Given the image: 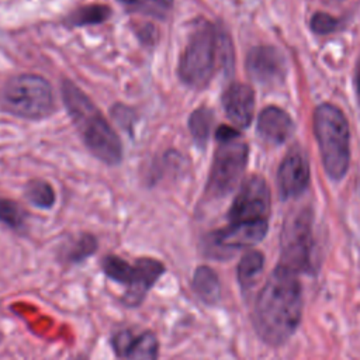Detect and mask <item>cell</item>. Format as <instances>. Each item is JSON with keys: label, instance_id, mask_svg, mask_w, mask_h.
Returning a JSON list of instances; mask_svg holds the SVG:
<instances>
[{"label": "cell", "instance_id": "cell-1", "mask_svg": "<svg viewBox=\"0 0 360 360\" xmlns=\"http://www.w3.org/2000/svg\"><path fill=\"white\" fill-rule=\"evenodd\" d=\"M302 318V285L298 276L276 266L259 291L252 322L259 338L270 346L287 342Z\"/></svg>", "mask_w": 360, "mask_h": 360}, {"label": "cell", "instance_id": "cell-2", "mask_svg": "<svg viewBox=\"0 0 360 360\" xmlns=\"http://www.w3.org/2000/svg\"><path fill=\"white\" fill-rule=\"evenodd\" d=\"M62 97L66 110L89 150L107 165L122 158V145L100 110L73 82H62Z\"/></svg>", "mask_w": 360, "mask_h": 360}, {"label": "cell", "instance_id": "cell-3", "mask_svg": "<svg viewBox=\"0 0 360 360\" xmlns=\"http://www.w3.org/2000/svg\"><path fill=\"white\" fill-rule=\"evenodd\" d=\"M314 132L326 173L333 180L342 179L350 160V132L345 114L332 104L318 105L314 111Z\"/></svg>", "mask_w": 360, "mask_h": 360}, {"label": "cell", "instance_id": "cell-4", "mask_svg": "<svg viewBox=\"0 0 360 360\" xmlns=\"http://www.w3.org/2000/svg\"><path fill=\"white\" fill-rule=\"evenodd\" d=\"M0 107L11 115L41 120L55 108L53 93L49 83L38 75H17L10 77L0 89Z\"/></svg>", "mask_w": 360, "mask_h": 360}, {"label": "cell", "instance_id": "cell-5", "mask_svg": "<svg viewBox=\"0 0 360 360\" xmlns=\"http://www.w3.org/2000/svg\"><path fill=\"white\" fill-rule=\"evenodd\" d=\"M218 51L219 31L211 22L198 20L180 58V79L194 89L207 86L215 70Z\"/></svg>", "mask_w": 360, "mask_h": 360}, {"label": "cell", "instance_id": "cell-6", "mask_svg": "<svg viewBox=\"0 0 360 360\" xmlns=\"http://www.w3.org/2000/svg\"><path fill=\"white\" fill-rule=\"evenodd\" d=\"M312 212L300 210L287 217L281 231V250L277 266L300 276L314 270Z\"/></svg>", "mask_w": 360, "mask_h": 360}, {"label": "cell", "instance_id": "cell-7", "mask_svg": "<svg viewBox=\"0 0 360 360\" xmlns=\"http://www.w3.org/2000/svg\"><path fill=\"white\" fill-rule=\"evenodd\" d=\"M248 162V145L236 132L228 138L218 139L212 166L207 181L210 197H225L239 183Z\"/></svg>", "mask_w": 360, "mask_h": 360}, {"label": "cell", "instance_id": "cell-8", "mask_svg": "<svg viewBox=\"0 0 360 360\" xmlns=\"http://www.w3.org/2000/svg\"><path fill=\"white\" fill-rule=\"evenodd\" d=\"M270 214V191L267 183L260 176H252L242 184L229 211L228 219L232 222L267 221Z\"/></svg>", "mask_w": 360, "mask_h": 360}, {"label": "cell", "instance_id": "cell-9", "mask_svg": "<svg viewBox=\"0 0 360 360\" xmlns=\"http://www.w3.org/2000/svg\"><path fill=\"white\" fill-rule=\"evenodd\" d=\"M165 264L153 257H139L132 264V270L125 284V292L121 297V302L125 307L135 308L139 307L148 291L155 285V283L165 274Z\"/></svg>", "mask_w": 360, "mask_h": 360}, {"label": "cell", "instance_id": "cell-10", "mask_svg": "<svg viewBox=\"0 0 360 360\" xmlns=\"http://www.w3.org/2000/svg\"><path fill=\"white\" fill-rule=\"evenodd\" d=\"M246 70L249 76L262 84L280 83L287 72L283 53L270 45L255 46L246 56Z\"/></svg>", "mask_w": 360, "mask_h": 360}, {"label": "cell", "instance_id": "cell-11", "mask_svg": "<svg viewBox=\"0 0 360 360\" xmlns=\"http://www.w3.org/2000/svg\"><path fill=\"white\" fill-rule=\"evenodd\" d=\"M309 183V165L301 150L291 149L283 159L278 173L277 184L283 198H291L302 194Z\"/></svg>", "mask_w": 360, "mask_h": 360}, {"label": "cell", "instance_id": "cell-12", "mask_svg": "<svg viewBox=\"0 0 360 360\" xmlns=\"http://www.w3.org/2000/svg\"><path fill=\"white\" fill-rule=\"evenodd\" d=\"M267 221L232 222L211 233L212 245L221 249H242L259 243L267 233Z\"/></svg>", "mask_w": 360, "mask_h": 360}, {"label": "cell", "instance_id": "cell-13", "mask_svg": "<svg viewBox=\"0 0 360 360\" xmlns=\"http://www.w3.org/2000/svg\"><path fill=\"white\" fill-rule=\"evenodd\" d=\"M222 104L228 118L236 127L245 128L252 122L255 111V93L249 84H231L222 96Z\"/></svg>", "mask_w": 360, "mask_h": 360}, {"label": "cell", "instance_id": "cell-14", "mask_svg": "<svg viewBox=\"0 0 360 360\" xmlns=\"http://www.w3.org/2000/svg\"><path fill=\"white\" fill-rule=\"evenodd\" d=\"M292 131L294 124L288 112L274 105L262 110L257 121V132L264 141L280 145L291 136Z\"/></svg>", "mask_w": 360, "mask_h": 360}, {"label": "cell", "instance_id": "cell-15", "mask_svg": "<svg viewBox=\"0 0 360 360\" xmlns=\"http://www.w3.org/2000/svg\"><path fill=\"white\" fill-rule=\"evenodd\" d=\"M191 285L197 297L208 305L217 304L221 298L219 278L210 266L202 264L194 270Z\"/></svg>", "mask_w": 360, "mask_h": 360}, {"label": "cell", "instance_id": "cell-16", "mask_svg": "<svg viewBox=\"0 0 360 360\" xmlns=\"http://www.w3.org/2000/svg\"><path fill=\"white\" fill-rule=\"evenodd\" d=\"M264 266V256L260 250L249 249L240 257L236 267V277L242 290H249Z\"/></svg>", "mask_w": 360, "mask_h": 360}, {"label": "cell", "instance_id": "cell-17", "mask_svg": "<svg viewBox=\"0 0 360 360\" xmlns=\"http://www.w3.org/2000/svg\"><path fill=\"white\" fill-rule=\"evenodd\" d=\"M97 250V239L91 233H80L62 249V260L68 263H80Z\"/></svg>", "mask_w": 360, "mask_h": 360}, {"label": "cell", "instance_id": "cell-18", "mask_svg": "<svg viewBox=\"0 0 360 360\" xmlns=\"http://www.w3.org/2000/svg\"><path fill=\"white\" fill-rule=\"evenodd\" d=\"M158 356H159V340L152 330H145L135 338L125 359L127 360H158Z\"/></svg>", "mask_w": 360, "mask_h": 360}, {"label": "cell", "instance_id": "cell-19", "mask_svg": "<svg viewBox=\"0 0 360 360\" xmlns=\"http://www.w3.org/2000/svg\"><path fill=\"white\" fill-rule=\"evenodd\" d=\"M211 127H212V111L205 107L197 108L188 118L190 134H191L194 142L200 148L205 146V143L210 138Z\"/></svg>", "mask_w": 360, "mask_h": 360}, {"label": "cell", "instance_id": "cell-20", "mask_svg": "<svg viewBox=\"0 0 360 360\" xmlns=\"http://www.w3.org/2000/svg\"><path fill=\"white\" fill-rule=\"evenodd\" d=\"M111 14L110 7L104 4H89L75 10L69 15V24L73 27H83L91 24H100L105 21Z\"/></svg>", "mask_w": 360, "mask_h": 360}, {"label": "cell", "instance_id": "cell-21", "mask_svg": "<svg viewBox=\"0 0 360 360\" xmlns=\"http://www.w3.org/2000/svg\"><path fill=\"white\" fill-rule=\"evenodd\" d=\"M25 197L39 208H51L55 202V191L52 186L44 180H32L27 184Z\"/></svg>", "mask_w": 360, "mask_h": 360}, {"label": "cell", "instance_id": "cell-22", "mask_svg": "<svg viewBox=\"0 0 360 360\" xmlns=\"http://www.w3.org/2000/svg\"><path fill=\"white\" fill-rule=\"evenodd\" d=\"M101 270L108 278L125 285L132 270V264L120 256L107 255L101 260Z\"/></svg>", "mask_w": 360, "mask_h": 360}, {"label": "cell", "instance_id": "cell-23", "mask_svg": "<svg viewBox=\"0 0 360 360\" xmlns=\"http://www.w3.org/2000/svg\"><path fill=\"white\" fill-rule=\"evenodd\" d=\"M24 219L25 212L15 201L0 197V222L13 229H18L24 225Z\"/></svg>", "mask_w": 360, "mask_h": 360}, {"label": "cell", "instance_id": "cell-24", "mask_svg": "<svg viewBox=\"0 0 360 360\" xmlns=\"http://www.w3.org/2000/svg\"><path fill=\"white\" fill-rule=\"evenodd\" d=\"M134 10L163 17L172 8L173 0H120Z\"/></svg>", "mask_w": 360, "mask_h": 360}, {"label": "cell", "instance_id": "cell-25", "mask_svg": "<svg viewBox=\"0 0 360 360\" xmlns=\"http://www.w3.org/2000/svg\"><path fill=\"white\" fill-rule=\"evenodd\" d=\"M135 338H136V336L134 335V332H132L131 329L124 328V329L117 330V332L112 335V338H111V346H112L115 354L125 359V356L128 354V352H129V349H131V346H132Z\"/></svg>", "mask_w": 360, "mask_h": 360}, {"label": "cell", "instance_id": "cell-26", "mask_svg": "<svg viewBox=\"0 0 360 360\" xmlns=\"http://www.w3.org/2000/svg\"><path fill=\"white\" fill-rule=\"evenodd\" d=\"M338 20L326 13H315L311 18V28L316 34H328L336 30Z\"/></svg>", "mask_w": 360, "mask_h": 360}, {"label": "cell", "instance_id": "cell-27", "mask_svg": "<svg viewBox=\"0 0 360 360\" xmlns=\"http://www.w3.org/2000/svg\"><path fill=\"white\" fill-rule=\"evenodd\" d=\"M354 83H356V90H357V94H359V97H360V60H359V63H357V68H356Z\"/></svg>", "mask_w": 360, "mask_h": 360}, {"label": "cell", "instance_id": "cell-28", "mask_svg": "<svg viewBox=\"0 0 360 360\" xmlns=\"http://www.w3.org/2000/svg\"><path fill=\"white\" fill-rule=\"evenodd\" d=\"M1 340H3V333L0 332V343H1Z\"/></svg>", "mask_w": 360, "mask_h": 360}]
</instances>
